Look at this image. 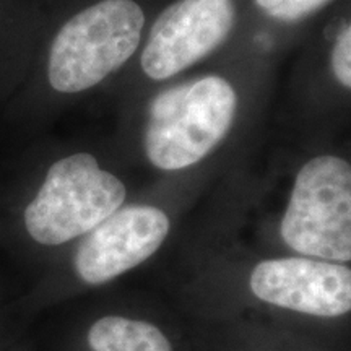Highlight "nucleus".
Returning <instances> with one entry per match:
<instances>
[{"label":"nucleus","instance_id":"1","mask_svg":"<svg viewBox=\"0 0 351 351\" xmlns=\"http://www.w3.org/2000/svg\"><path fill=\"white\" fill-rule=\"evenodd\" d=\"M238 108L225 78L210 75L168 88L148 108L143 150L161 171H181L208 156L230 132Z\"/></svg>","mask_w":351,"mask_h":351},{"label":"nucleus","instance_id":"2","mask_svg":"<svg viewBox=\"0 0 351 351\" xmlns=\"http://www.w3.org/2000/svg\"><path fill=\"white\" fill-rule=\"evenodd\" d=\"M125 184L90 153H73L51 165L23 210L26 236L39 247L78 241L124 205Z\"/></svg>","mask_w":351,"mask_h":351},{"label":"nucleus","instance_id":"3","mask_svg":"<svg viewBox=\"0 0 351 351\" xmlns=\"http://www.w3.org/2000/svg\"><path fill=\"white\" fill-rule=\"evenodd\" d=\"M145 25L134 0H101L56 34L47 77L59 93H80L122 67L137 51Z\"/></svg>","mask_w":351,"mask_h":351},{"label":"nucleus","instance_id":"4","mask_svg":"<svg viewBox=\"0 0 351 351\" xmlns=\"http://www.w3.org/2000/svg\"><path fill=\"white\" fill-rule=\"evenodd\" d=\"M280 238L296 256L351 261V165L320 155L298 171L280 221Z\"/></svg>","mask_w":351,"mask_h":351},{"label":"nucleus","instance_id":"5","mask_svg":"<svg viewBox=\"0 0 351 351\" xmlns=\"http://www.w3.org/2000/svg\"><path fill=\"white\" fill-rule=\"evenodd\" d=\"M171 231L165 210L153 205H122L78 239L70 261L83 287H104L142 265L163 247Z\"/></svg>","mask_w":351,"mask_h":351},{"label":"nucleus","instance_id":"6","mask_svg":"<svg viewBox=\"0 0 351 351\" xmlns=\"http://www.w3.org/2000/svg\"><path fill=\"white\" fill-rule=\"evenodd\" d=\"M258 302L309 317L335 319L351 313V269L346 263L304 256L263 258L249 274Z\"/></svg>","mask_w":351,"mask_h":351},{"label":"nucleus","instance_id":"7","mask_svg":"<svg viewBox=\"0 0 351 351\" xmlns=\"http://www.w3.org/2000/svg\"><path fill=\"white\" fill-rule=\"evenodd\" d=\"M232 0H178L158 16L142 52V69L152 80H166L207 57L230 36Z\"/></svg>","mask_w":351,"mask_h":351},{"label":"nucleus","instance_id":"8","mask_svg":"<svg viewBox=\"0 0 351 351\" xmlns=\"http://www.w3.org/2000/svg\"><path fill=\"white\" fill-rule=\"evenodd\" d=\"M88 351H174L155 322L127 314H104L86 328Z\"/></svg>","mask_w":351,"mask_h":351},{"label":"nucleus","instance_id":"9","mask_svg":"<svg viewBox=\"0 0 351 351\" xmlns=\"http://www.w3.org/2000/svg\"><path fill=\"white\" fill-rule=\"evenodd\" d=\"M332 0H256L257 7L262 8L271 19L282 21H298L313 15Z\"/></svg>","mask_w":351,"mask_h":351},{"label":"nucleus","instance_id":"10","mask_svg":"<svg viewBox=\"0 0 351 351\" xmlns=\"http://www.w3.org/2000/svg\"><path fill=\"white\" fill-rule=\"evenodd\" d=\"M330 64L337 80L351 90V23L337 39L330 56Z\"/></svg>","mask_w":351,"mask_h":351}]
</instances>
